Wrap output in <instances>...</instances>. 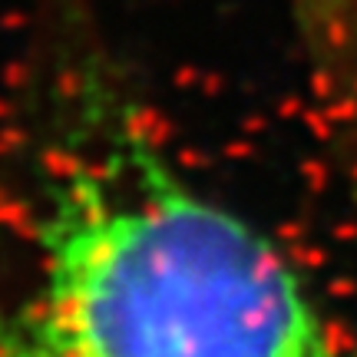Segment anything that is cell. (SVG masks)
<instances>
[{
    "instance_id": "cell-1",
    "label": "cell",
    "mask_w": 357,
    "mask_h": 357,
    "mask_svg": "<svg viewBox=\"0 0 357 357\" xmlns=\"http://www.w3.org/2000/svg\"><path fill=\"white\" fill-rule=\"evenodd\" d=\"M47 132L37 281L0 357H341L291 258L178 172L113 77L73 73Z\"/></svg>"
},
{
    "instance_id": "cell-2",
    "label": "cell",
    "mask_w": 357,
    "mask_h": 357,
    "mask_svg": "<svg viewBox=\"0 0 357 357\" xmlns=\"http://www.w3.org/2000/svg\"><path fill=\"white\" fill-rule=\"evenodd\" d=\"M324 113L357 129V0H291Z\"/></svg>"
}]
</instances>
